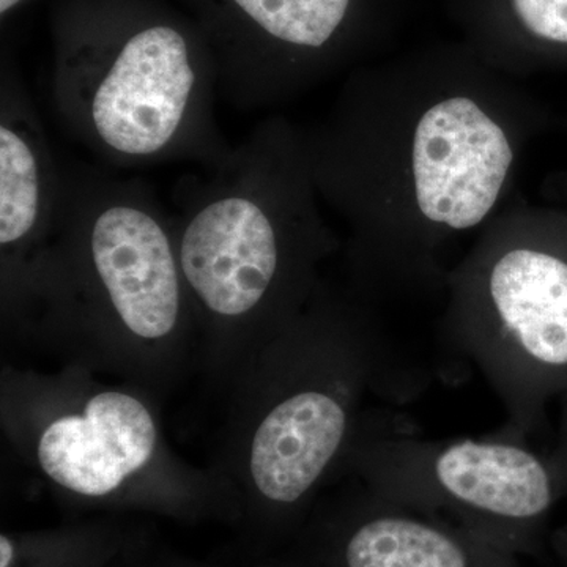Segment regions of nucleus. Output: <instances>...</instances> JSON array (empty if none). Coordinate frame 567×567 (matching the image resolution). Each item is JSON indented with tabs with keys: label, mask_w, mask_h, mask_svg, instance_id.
<instances>
[{
	"label": "nucleus",
	"mask_w": 567,
	"mask_h": 567,
	"mask_svg": "<svg viewBox=\"0 0 567 567\" xmlns=\"http://www.w3.org/2000/svg\"><path fill=\"white\" fill-rule=\"evenodd\" d=\"M450 336L498 395L499 435L528 442L546 431L548 404L567 393V221L458 276Z\"/></svg>",
	"instance_id": "nucleus-6"
},
{
	"label": "nucleus",
	"mask_w": 567,
	"mask_h": 567,
	"mask_svg": "<svg viewBox=\"0 0 567 567\" xmlns=\"http://www.w3.org/2000/svg\"><path fill=\"white\" fill-rule=\"evenodd\" d=\"M58 174L28 106L3 93L0 121L2 327L22 338L58 227Z\"/></svg>",
	"instance_id": "nucleus-9"
},
{
	"label": "nucleus",
	"mask_w": 567,
	"mask_h": 567,
	"mask_svg": "<svg viewBox=\"0 0 567 567\" xmlns=\"http://www.w3.org/2000/svg\"><path fill=\"white\" fill-rule=\"evenodd\" d=\"M423 380L357 309L317 289L305 311L240 369L208 468L237 505L256 561L289 546L360 431L369 399L404 401Z\"/></svg>",
	"instance_id": "nucleus-1"
},
{
	"label": "nucleus",
	"mask_w": 567,
	"mask_h": 567,
	"mask_svg": "<svg viewBox=\"0 0 567 567\" xmlns=\"http://www.w3.org/2000/svg\"><path fill=\"white\" fill-rule=\"evenodd\" d=\"M342 480L349 484L324 491L275 555L282 567H524L517 555L461 525Z\"/></svg>",
	"instance_id": "nucleus-8"
},
{
	"label": "nucleus",
	"mask_w": 567,
	"mask_h": 567,
	"mask_svg": "<svg viewBox=\"0 0 567 567\" xmlns=\"http://www.w3.org/2000/svg\"><path fill=\"white\" fill-rule=\"evenodd\" d=\"M264 32L293 44L320 48L344 21L350 0H234Z\"/></svg>",
	"instance_id": "nucleus-12"
},
{
	"label": "nucleus",
	"mask_w": 567,
	"mask_h": 567,
	"mask_svg": "<svg viewBox=\"0 0 567 567\" xmlns=\"http://www.w3.org/2000/svg\"><path fill=\"white\" fill-rule=\"evenodd\" d=\"M293 226L244 152L174 229L196 320V369L215 391L226 393L319 289L316 265L327 249Z\"/></svg>",
	"instance_id": "nucleus-4"
},
{
	"label": "nucleus",
	"mask_w": 567,
	"mask_h": 567,
	"mask_svg": "<svg viewBox=\"0 0 567 567\" xmlns=\"http://www.w3.org/2000/svg\"><path fill=\"white\" fill-rule=\"evenodd\" d=\"M548 548L554 554L558 567H567V524L561 525L548 536Z\"/></svg>",
	"instance_id": "nucleus-16"
},
{
	"label": "nucleus",
	"mask_w": 567,
	"mask_h": 567,
	"mask_svg": "<svg viewBox=\"0 0 567 567\" xmlns=\"http://www.w3.org/2000/svg\"><path fill=\"white\" fill-rule=\"evenodd\" d=\"M145 540L117 518L39 532H2L0 567H122Z\"/></svg>",
	"instance_id": "nucleus-11"
},
{
	"label": "nucleus",
	"mask_w": 567,
	"mask_h": 567,
	"mask_svg": "<svg viewBox=\"0 0 567 567\" xmlns=\"http://www.w3.org/2000/svg\"><path fill=\"white\" fill-rule=\"evenodd\" d=\"M28 339L163 401L197 360L173 227L128 189L61 200Z\"/></svg>",
	"instance_id": "nucleus-2"
},
{
	"label": "nucleus",
	"mask_w": 567,
	"mask_h": 567,
	"mask_svg": "<svg viewBox=\"0 0 567 567\" xmlns=\"http://www.w3.org/2000/svg\"><path fill=\"white\" fill-rule=\"evenodd\" d=\"M102 377L81 363L51 372L3 365L0 427L22 464L76 509L237 525L226 484L167 443L162 399Z\"/></svg>",
	"instance_id": "nucleus-3"
},
{
	"label": "nucleus",
	"mask_w": 567,
	"mask_h": 567,
	"mask_svg": "<svg viewBox=\"0 0 567 567\" xmlns=\"http://www.w3.org/2000/svg\"><path fill=\"white\" fill-rule=\"evenodd\" d=\"M212 85L185 37L156 24L103 62L71 69L54 91L85 144L121 163H145L204 144Z\"/></svg>",
	"instance_id": "nucleus-7"
},
{
	"label": "nucleus",
	"mask_w": 567,
	"mask_h": 567,
	"mask_svg": "<svg viewBox=\"0 0 567 567\" xmlns=\"http://www.w3.org/2000/svg\"><path fill=\"white\" fill-rule=\"evenodd\" d=\"M22 0H0V13L6 14L7 11L17 7Z\"/></svg>",
	"instance_id": "nucleus-17"
},
{
	"label": "nucleus",
	"mask_w": 567,
	"mask_h": 567,
	"mask_svg": "<svg viewBox=\"0 0 567 567\" xmlns=\"http://www.w3.org/2000/svg\"><path fill=\"white\" fill-rule=\"evenodd\" d=\"M342 477L446 518L518 558L546 554L548 520L566 498L547 453L527 440L420 439L379 410L364 417L334 483Z\"/></svg>",
	"instance_id": "nucleus-5"
},
{
	"label": "nucleus",
	"mask_w": 567,
	"mask_h": 567,
	"mask_svg": "<svg viewBox=\"0 0 567 567\" xmlns=\"http://www.w3.org/2000/svg\"><path fill=\"white\" fill-rule=\"evenodd\" d=\"M125 567H227L210 565V563L196 561V559L181 557L171 551L152 550L151 544L145 540L136 550L126 559ZM248 567H282L278 558L270 557L254 561Z\"/></svg>",
	"instance_id": "nucleus-14"
},
{
	"label": "nucleus",
	"mask_w": 567,
	"mask_h": 567,
	"mask_svg": "<svg viewBox=\"0 0 567 567\" xmlns=\"http://www.w3.org/2000/svg\"><path fill=\"white\" fill-rule=\"evenodd\" d=\"M547 457L550 461L551 468H554L555 476H557L559 486L563 488V494L567 498V401L565 412L561 415V423H559L557 439H555L551 450L548 451Z\"/></svg>",
	"instance_id": "nucleus-15"
},
{
	"label": "nucleus",
	"mask_w": 567,
	"mask_h": 567,
	"mask_svg": "<svg viewBox=\"0 0 567 567\" xmlns=\"http://www.w3.org/2000/svg\"><path fill=\"white\" fill-rule=\"evenodd\" d=\"M502 126L465 96L421 115L413 136L416 204L429 223L451 230L480 226L492 212L513 164Z\"/></svg>",
	"instance_id": "nucleus-10"
},
{
	"label": "nucleus",
	"mask_w": 567,
	"mask_h": 567,
	"mask_svg": "<svg viewBox=\"0 0 567 567\" xmlns=\"http://www.w3.org/2000/svg\"><path fill=\"white\" fill-rule=\"evenodd\" d=\"M126 563V561H125ZM122 567H125V565H123Z\"/></svg>",
	"instance_id": "nucleus-18"
},
{
	"label": "nucleus",
	"mask_w": 567,
	"mask_h": 567,
	"mask_svg": "<svg viewBox=\"0 0 567 567\" xmlns=\"http://www.w3.org/2000/svg\"><path fill=\"white\" fill-rule=\"evenodd\" d=\"M518 20L537 39L567 47V0H513Z\"/></svg>",
	"instance_id": "nucleus-13"
}]
</instances>
